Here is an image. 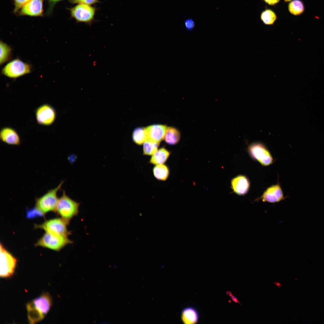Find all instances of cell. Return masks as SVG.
<instances>
[{
    "instance_id": "cell-11",
    "label": "cell",
    "mask_w": 324,
    "mask_h": 324,
    "mask_svg": "<svg viewBox=\"0 0 324 324\" xmlns=\"http://www.w3.org/2000/svg\"><path fill=\"white\" fill-rule=\"evenodd\" d=\"M44 0H30L18 12L19 16H43Z\"/></svg>"
},
{
    "instance_id": "cell-1",
    "label": "cell",
    "mask_w": 324,
    "mask_h": 324,
    "mask_svg": "<svg viewBox=\"0 0 324 324\" xmlns=\"http://www.w3.org/2000/svg\"><path fill=\"white\" fill-rule=\"evenodd\" d=\"M52 299L48 292H44L28 302L26 305L28 321L35 323L44 319L50 310Z\"/></svg>"
},
{
    "instance_id": "cell-30",
    "label": "cell",
    "mask_w": 324,
    "mask_h": 324,
    "mask_svg": "<svg viewBox=\"0 0 324 324\" xmlns=\"http://www.w3.org/2000/svg\"><path fill=\"white\" fill-rule=\"evenodd\" d=\"M226 294L230 297L231 298L233 302L235 303H238L239 304H241L240 302L238 301L237 297L233 295L231 292L230 291H228L226 292Z\"/></svg>"
},
{
    "instance_id": "cell-14",
    "label": "cell",
    "mask_w": 324,
    "mask_h": 324,
    "mask_svg": "<svg viewBox=\"0 0 324 324\" xmlns=\"http://www.w3.org/2000/svg\"><path fill=\"white\" fill-rule=\"evenodd\" d=\"M168 127L165 125L156 124L146 127L148 139L159 143L164 139Z\"/></svg>"
},
{
    "instance_id": "cell-12",
    "label": "cell",
    "mask_w": 324,
    "mask_h": 324,
    "mask_svg": "<svg viewBox=\"0 0 324 324\" xmlns=\"http://www.w3.org/2000/svg\"><path fill=\"white\" fill-rule=\"evenodd\" d=\"M264 202L274 203L284 199L281 188L278 184L273 185L267 188L260 198Z\"/></svg>"
},
{
    "instance_id": "cell-29",
    "label": "cell",
    "mask_w": 324,
    "mask_h": 324,
    "mask_svg": "<svg viewBox=\"0 0 324 324\" xmlns=\"http://www.w3.org/2000/svg\"><path fill=\"white\" fill-rule=\"evenodd\" d=\"M69 2L72 4H84L91 5L99 2L98 0H70Z\"/></svg>"
},
{
    "instance_id": "cell-23",
    "label": "cell",
    "mask_w": 324,
    "mask_h": 324,
    "mask_svg": "<svg viewBox=\"0 0 324 324\" xmlns=\"http://www.w3.org/2000/svg\"><path fill=\"white\" fill-rule=\"evenodd\" d=\"M260 18L263 23L266 25L273 24L276 20L277 16L275 13L272 10L267 9L262 12Z\"/></svg>"
},
{
    "instance_id": "cell-17",
    "label": "cell",
    "mask_w": 324,
    "mask_h": 324,
    "mask_svg": "<svg viewBox=\"0 0 324 324\" xmlns=\"http://www.w3.org/2000/svg\"><path fill=\"white\" fill-rule=\"evenodd\" d=\"M170 154V152L165 148H161L152 155L149 162L155 165L163 164L167 160Z\"/></svg>"
},
{
    "instance_id": "cell-9",
    "label": "cell",
    "mask_w": 324,
    "mask_h": 324,
    "mask_svg": "<svg viewBox=\"0 0 324 324\" xmlns=\"http://www.w3.org/2000/svg\"><path fill=\"white\" fill-rule=\"evenodd\" d=\"M31 68L28 64L16 59L7 64L3 68V74L11 78H16L30 72Z\"/></svg>"
},
{
    "instance_id": "cell-2",
    "label": "cell",
    "mask_w": 324,
    "mask_h": 324,
    "mask_svg": "<svg viewBox=\"0 0 324 324\" xmlns=\"http://www.w3.org/2000/svg\"><path fill=\"white\" fill-rule=\"evenodd\" d=\"M63 192L58 198L56 212L69 225L72 218L78 214L80 204L68 196L64 190Z\"/></svg>"
},
{
    "instance_id": "cell-31",
    "label": "cell",
    "mask_w": 324,
    "mask_h": 324,
    "mask_svg": "<svg viewBox=\"0 0 324 324\" xmlns=\"http://www.w3.org/2000/svg\"><path fill=\"white\" fill-rule=\"evenodd\" d=\"M267 4L270 5H274L278 3L280 0H264Z\"/></svg>"
},
{
    "instance_id": "cell-10",
    "label": "cell",
    "mask_w": 324,
    "mask_h": 324,
    "mask_svg": "<svg viewBox=\"0 0 324 324\" xmlns=\"http://www.w3.org/2000/svg\"><path fill=\"white\" fill-rule=\"evenodd\" d=\"M56 112L51 106L44 104L39 106L36 110V117L39 124L44 125L51 124L56 118Z\"/></svg>"
},
{
    "instance_id": "cell-28",
    "label": "cell",
    "mask_w": 324,
    "mask_h": 324,
    "mask_svg": "<svg viewBox=\"0 0 324 324\" xmlns=\"http://www.w3.org/2000/svg\"><path fill=\"white\" fill-rule=\"evenodd\" d=\"M184 25L186 29L188 31L193 30L195 26L194 21L191 18H188L185 20Z\"/></svg>"
},
{
    "instance_id": "cell-7",
    "label": "cell",
    "mask_w": 324,
    "mask_h": 324,
    "mask_svg": "<svg viewBox=\"0 0 324 324\" xmlns=\"http://www.w3.org/2000/svg\"><path fill=\"white\" fill-rule=\"evenodd\" d=\"M71 16L77 22L90 24L93 21L96 9L84 4H78L69 9Z\"/></svg>"
},
{
    "instance_id": "cell-24",
    "label": "cell",
    "mask_w": 324,
    "mask_h": 324,
    "mask_svg": "<svg viewBox=\"0 0 324 324\" xmlns=\"http://www.w3.org/2000/svg\"><path fill=\"white\" fill-rule=\"evenodd\" d=\"M0 63L1 64L5 62L9 58L11 49L6 44L0 42Z\"/></svg>"
},
{
    "instance_id": "cell-20",
    "label": "cell",
    "mask_w": 324,
    "mask_h": 324,
    "mask_svg": "<svg viewBox=\"0 0 324 324\" xmlns=\"http://www.w3.org/2000/svg\"><path fill=\"white\" fill-rule=\"evenodd\" d=\"M132 139L136 144L141 145L148 140V136L146 128L138 127L133 131Z\"/></svg>"
},
{
    "instance_id": "cell-4",
    "label": "cell",
    "mask_w": 324,
    "mask_h": 324,
    "mask_svg": "<svg viewBox=\"0 0 324 324\" xmlns=\"http://www.w3.org/2000/svg\"><path fill=\"white\" fill-rule=\"evenodd\" d=\"M73 243L67 236L45 232L34 246L59 251L67 245Z\"/></svg>"
},
{
    "instance_id": "cell-25",
    "label": "cell",
    "mask_w": 324,
    "mask_h": 324,
    "mask_svg": "<svg viewBox=\"0 0 324 324\" xmlns=\"http://www.w3.org/2000/svg\"><path fill=\"white\" fill-rule=\"evenodd\" d=\"M27 217L28 218H32L37 216H44L43 214L36 208L34 207L28 210L27 212Z\"/></svg>"
},
{
    "instance_id": "cell-5",
    "label": "cell",
    "mask_w": 324,
    "mask_h": 324,
    "mask_svg": "<svg viewBox=\"0 0 324 324\" xmlns=\"http://www.w3.org/2000/svg\"><path fill=\"white\" fill-rule=\"evenodd\" d=\"M68 225L62 218H57L46 220L41 224H34V228L42 229L45 232L68 236L71 232L68 230Z\"/></svg>"
},
{
    "instance_id": "cell-16",
    "label": "cell",
    "mask_w": 324,
    "mask_h": 324,
    "mask_svg": "<svg viewBox=\"0 0 324 324\" xmlns=\"http://www.w3.org/2000/svg\"><path fill=\"white\" fill-rule=\"evenodd\" d=\"M181 319L184 324H196L199 319L198 313L196 310L193 307H186L182 311Z\"/></svg>"
},
{
    "instance_id": "cell-27",
    "label": "cell",
    "mask_w": 324,
    "mask_h": 324,
    "mask_svg": "<svg viewBox=\"0 0 324 324\" xmlns=\"http://www.w3.org/2000/svg\"><path fill=\"white\" fill-rule=\"evenodd\" d=\"M62 0H47L48 2V7L46 12L47 16L50 15L52 13L55 5L58 2Z\"/></svg>"
},
{
    "instance_id": "cell-13",
    "label": "cell",
    "mask_w": 324,
    "mask_h": 324,
    "mask_svg": "<svg viewBox=\"0 0 324 324\" xmlns=\"http://www.w3.org/2000/svg\"><path fill=\"white\" fill-rule=\"evenodd\" d=\"M231 187L233 191L239 195H244L248 192L250 183L245 176L239 175L233 178L231 182Z\"/></svg>"
},
{
    "instance_id": "cell-6",
    "label": "cell",
    "mask_w": 324,
    "mask_h": 324,
    "mask_svg": "<svg viewBox=\"0 0 324 324\" xmlns=\"http://www.w3.org/2000/svg\"><path fill=\"white\" fill-rule=\"evenodd\" d=\"M0 246V276L2 278H9L14 273L17 260L1 243Z\"/></svg>"
},
{
    "instance_id": "cell-32",
    "label": "cell",
    "mask_w": 324,
    "mask_h": 324,
    "mask_svg": "<svg viewBox=\"0 0 324 324\" xmlns=\"http://www.w3.org/2000/svg\"><path fill=\"white\" fill-rule=\"evenodd\" d=\"M284 0L286 2H289L290 1H292V0Z\"/></svg>"
},
{
    "instance_id": "cell-18",
    "label": "cell",
    "mask_w": 324,
    "mask_h": 324,
    "mask_svg": "<svg viewBox=\"0 0 324 324\" xmlns=\"http://www.w3.org/2000/svg\"><path fill=\"white\" fill-rule=\"evenodd\" d=\"M180 137V133L178 130L174 127H168L164 139L167 144L173 145L178 143Z\"/></svg>"
},
{
    "instance_id": "cell-26",
    "label": "cell",
    "mask_w": 324,
    "mask_h": 324,
    "mask_svg": "<svg viewBox=\"0 0 324 324\" xmlns=\"http://www.w3.org/2000/svg\"><path fill=\"white\" fill-rule=\"evenodd\" d=\"M30 0H14V8L13 12L14 13L18 12L21 8L26 3Z\"/></svg>"
},
{
    "instance_id": "cell-15",
    "label": "cell",
    "mask_w": 324,
    "mask_h": 324,
    "mask_svg": "<svg viewBox=\"0 0 324 324\" xmlns=\"http://www.w3.org/2000/svg\"><path fill=\"white\" fill-rule=\"evenodd\" d=\"M0 139L4 142L9 145H18L20 143L19 135L14 129L10 128L5 127L1 130Z\"/></svg>"
},
{
    "instance_id": "cell-19",
    "label": "cell",
    "mask_w": 324,
    "mask_h": 324,
    "mask_svg": "<svg viewBox=\"0 0 324 324\" xmlns=\"http://www.w3.org/2000/svg\"><path fill=\"white\" fill-rule=\"evenodd\" d=\"M153 172L157 179L163 181L167 179L170 173L168 166L164 164L155 165L153 168Z\"/></svg>"
},
{
    "instance_id": "cell-22",
    "label": "cell",
    "mask_w": 324,
    "mask_h": 324,
    "mask_svg": "<svg viewBox=\"0 0 324 324\" xmlns=\"http://www.w3.org/2000/svg\"><path fill=\"white\" fill-rule=\"evenodd\" d=\"M160 143L148 139L143 143V154L146 155H152L158 150Z\"/></svg>"
},
{
    "instance_id": "cell-8",
    "label": "cell",
    "mask_w": 324,
    "mask_h": 324,
    "mask_svg": "<svg viewBox=\"0 0 324 324\" xmlns=\"http://www.w3.org/2000/svg\"><path fill=\"white\" fill-rule=\"evenodd\" d=\"M248 151L251 157L262 166H268L273 162V158L269 152L262 143H252L248 147Z\"/></svg>"
},
{
    "instance_id": "cell-21",
    "label": "cell",
    "mask_w": 324,
    "mask_h": 324,
    "mask_svg": "<svg viewBox=\"0 0 324 324\" xmlns=\"http://www.w3.org/2000/svg\"><path fill=\"white\" fill-rule=\"evenodd\" d=\"M289 11L295 16L299 15L304 12L305 8L303 2L301 0H293L288 5Z\"/></svg>"
},
{
    "instance_id": "cell-3",
    "label": "cell",
    "mask_w": 324,
    "mask_h": 324,
    "mask_svg": "<svg viewBox=\"0 0 324 324\" xmlns=\"http://www.w3.org/2000/svg\"><path fill=\"white\" fill-rule=\"evenodd\" d=\"M64 182V181L62 182L56 188L49 190L42 196L36 199L35 207L44 216L50 212H56L58 199L57 193Z\"/></svg>"
}]
</instances>
